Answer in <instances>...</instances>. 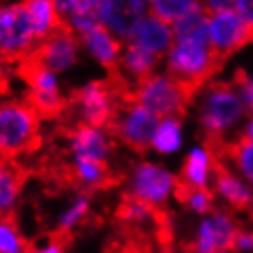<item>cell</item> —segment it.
<instances>
[{
	"label": "cell",
	"mask_w": 253,
	"mask_h": 253,
	"mask_svg": "<svg viewBox=\"0 0 253 253\" xmlns=\"http://www.w3.org/2000/svg\"><path fill=\"white\" fill-rule=\"evenodd\" d=\"M41 118L26 101L0 103V158L19 160L42 149Z\"/></svg>",
	"instance_id": "6da1fadb"
},
{
	"label": "cell",
	"mask_w": 253,
	"mask_h": 253,
	"mask_svg": "<svg viewBox=\"0 0 253 253\" xmlns=\"http://www.w3.org/2000/svg\"><path fill=\"white\" fill-rule=\"evenodd\" d=\"M222 68H224V63L211 53L209 46L191 42V41H180V42H174L169 50L167 76L193 101Z\"/></svg>",
	"instance_id": "7a4b0ae2"
},
{
	"label": "cell",
	"mask_w": 253,
	"mask_h": 253,
	"mask_svg": "<svg viewBox=\"0 0 253 253\" xmlns=\"http://www.w3.org/2000/svg\"><path fill=\"white\" fill-rule=\"evenodd\" d=\"M202 90L200 123L206 132L204 138H224L226 128L244 112V95L233 81H209Z\"/></svg>",
	"instance_id": "3957f363"
},
{
	"label": "cell",
	"mask_w": 253,
	"mask_h": 253,
	"mask_svg": "<svg viewBox=\"0 0 253 253\" xmlns=\"http://www.w3.org/2000/svg\"><path fill=\"white\" fill-rule=\"evenodd\" d=\"M158 125L160 121L151 112H147L139 103L130 99V101H118L114 118L105 128V132L114 143L128 147L130 151L141 156L152 147V139Z\"/></svg>",
	"instance_id": "277c9868"
},
{
	"label": "cell",
	"mask_w": 253,
	"mask_h": 253,
	"mask_svg": "<svg viewBox=\"0 0 253 253\" xmlns=\"http://www.w3.org/2000/svg\"><path fill=\"white\" fill-rule=\"evenodd\" d=\"M66 99L68 110L63 118H74L72 121H84L101 130H105L112 121L118 105L114 86L108 79L92 81L81 88L72 90Z\"/></svg>",
	"instance_id": "5b68a950"
},
{
	"label": "cell",
	"mask_w": 253,
	"mask_h": 253,
	"mask_svg": "<svg viewBox=\"0 0 253 253\" xmlns=\"http://www.w3.org/2000/svg\"><path fill=\"white\" fill-rule=\"evenodd\" d=\"M134 101L139 103L158 121H182L187 116V108L193 99L169 76H152L134 88Z\"/></svg>",
	"instance_id": "8992f818"
},
{
	"label": "cell",
	"mask_w": 253,
	"mask_h": 253,
	"mask_svg": "<svg viewBox=\"0 0 253 253\" xmlns=\"http://www.w3.org/2000/svg\"><path fill=\"white\" fill-rule=\"evenodd\" d=\"M37 46L28 9L22 2L0 7V61L17 64Z\"/></svg>",
	"instance_id": "52a82bcc"
},
{
	"label": "cell",
	"mask_w": 253,
	"mask_h": 253,
	"mask_svg": "<svg viewBox=\"0 0 253 253\" xmlns=\"http://www.w3.org/2000/svg\"><path fill=\"white\" fill-rule=\"evenodd\" d=\"M241 231V224L231 215L213 211L200 224L195 239L182 244L180 253H233L235 241Z\"/></svg>",
	"instance_id": "ba28073f"
},
{
	"label": "cell",
	"mask_w": 253,
	"mask_h": 253,
	"mask_svg": "<svg viewBox=\"0 0 253 253\" xmlns=\"http://www.w3.org/2000/svg\"><path fill=\"white\" fill-rule=\"evenodd\" d=\"M252 42L253 37L250 28L235 9L209 17V50L224 64L235 51Z\"/></svg>",
	"instance_id": "9c48e42d"
},
{
	"label": "cell",
	"mask_w": 253,
	"mask_h": 253,
	"mask_svg": "<svg viewBox=\"0 0 253 253\" xmlns=\"http://www.w3.org/2000/svg\"><path fill=\"white\" fill-rule=\"evenodd\" d=\"M79 42H81V39L76 33V30L70 26V22H64L46 39H42L28 55L35 63L55 74V72H63L77 63Z\"/></svg>",
	"instance_id": "30bf717a"
},
{
	"label": "cell",
	"mask_w": 253,
	"mask_h": 253,
	"mask_svg": "<svg viewBox=\"0 0 253 253\" xmlns=\"http://www.w3.org/2000/svg\"><path fill=\"white\" fill-rule=\"evenodd\" d=\"M149 0H101L97 15L108 32L121 41H130L145 20Z\"/></svg>",
	"instance_id": "8fae6325"
},
{
	"label": "cell",
	"mask_w": 253,
	"mask_h": 253,
	"mask_svg": "<svg viewBox=\"0 0 253 253\" xmlns=\"http://www.w3.org/2000/svg\"><path fill=\"white\" fill-rule=\"evenodd\" d=\"M81 42L86 50L94 55V59L107 70L108 79H123L125 74L121 70V42L120 39L112 35L107 28L99 22L88 32L79 35Z\"/></svg>",
	"instance_id": "7c38bea8"
},
{
	"label": "cell",
	"mask_w": 253,
	"mask_h": 253,
	"mask_svg": "<svg viewBox=\"0 0 253 253\" xmlns=\"http://www.w3.org/2000/svg\"><path fill=\"white\" fill-rule=\"evenodd\" d=\"M174 187V176L164 167L156 164L143 162L136 167L132 176V185L130 193L143 198L145 202L154 204V206H165L167 196Z\"/></svg>",
	"instance_id": "4fadbf2b"
},
{
	"label": "cell",
	"mask_w": 253,
	"mask_h": 253,
	"mask_svg": "<svg viewBox=\"0 0 253 253\" xmlns=\"http://www.w3.org/2000/svg\"><path fill=\"white\" fill-rule=\"evenodd\" d=\"M208 158L209 171L213 174L216 193L228 202L231 209L250 213L253 208V195L250 193V189L229 171L228 162L224 158H220V156H208Z\"/></svg>",
	"instance_id": "5bb4252c"
},
{
	"label": "cell",
	"mask_w": 253,
	"mask_h": 253,
	"mask_svg": "<svg viewBox=\"0 0 253 253\" xmlns=\"http://www.w3.org/2000/svg\"><path fill=\"white\" fill-rule=\"evenodd\" d=\"M32 174V167L20 160L0 158V215L11 211Z\"/></svg>",
	"instance_id": "9a60e30c"
},
{
	"label": "cell",
	"mask_w": 253,
	"mask_h": 253,
	"mask_svg": "<svg viewBox=\"0 0 253 253\" xmlns=\"http://www.w3.org/2000/svg\"><path fill=\"white\" fill-rule=\"evenodd\" d=\"M128 42H134V44L152 51L154 55L164 57L165 51L171 50V46L174 44V35H172L171 24H167L164 20L149 15L139 24V28L134 33V37Z\"/></svg>",
	"instance_id": "2e32d148"
},
{
	"label": "cell",
	"mask_w": 253,
	"mask_h": 253,
	"mask_svg": "<svg viewBox=\"0 0 253 253\" xmlns=\"http://www.w3.org/2000/svg\"><path fill=\"white\" fill-rule=\"evenodd\" d=\"M160 61H162L160 55H154L152 51L134 44V42H128L121 55V70L126 79L132 83L134 86H138L147 79H151L152 76H156L154 72H156Z\"/></svg>",
	"instance_id": "e0dca14e"
},
{
	"label": "cell",
	"mask_w": 253,
	"mask_h": 253,
	"mask_svg": "<svg viewBox=\"0 0 253 253\" xmlns=\"http://www.w3.org/2000/svg\"><path fill=\"white\" fill-rule=\"evenodd\" d=\"M172 35H174V42L191 41V42L209 46V17L200 6L195 7L172 24Z\"/></svg>",
	"instance_id": "ac0fdd59"
},
{
	"label": "cell",
	"mask_w": 253,
	"mask_h": 253,
	"mask_svg": "<svg viewBox=\"0 0 253 253\" xmlns=\"http://www.w3.org/2000/svg\"><path fill=\"white\" fill-rule=\"evenodd\" d=\"M20 2L28 9V15H30V20H32L33 33H35L37 42H41L53 30H57L59 26L66 22V20L61 19L57 15L51 0H20Z\"/></svg>",
	"instance_id": "d6986e66"
},
{
	"label": "cell",
	"mask_w": 253,
	"mask_h": 253,
	"mask_svg": "<svg viewBox=\"0 0 253 253\" xmlns=\"http://www.w3.org/2000/svg\"><path fill=\"white\" fill-rule=\"evenodd\" d=\"M174 198L184 206H189L193 211L200 215H208L215 211V193L208 185H193L189 182L182 180L180 176H174Z\"/></svg>",
	"instance_id": "ffe728a7"
},
{
	"label": "cell",
	"mask_w": 253,
	"mask_h": 253,
	"mask_svg": "<svg viewBox=\"0 0 253 253\" xmlns=\"http://www.w3.org/2000/svg\"><path fill=\"white\" fill-rule=\"evenodd\" d=\"M35 242L20 233L19 218L15 211L0 215V253H35Z\"/></svg>",
	"instance_id": "44dd1931"
},
{
	"label": "cell",
	"mask_w": 253,
	"mask_h": 253,
	"mask_svg": "<svg viewBox=\"0 0 253 253\" xmlns=\"http://www.w3.org/2000/svg\"><path fill=\"white\" fill-rule=\"evenodd\" d=\"M24 101L37 112L41 120L57 121L61 120L68 110V99L55 92V94H37L28 90Z\"/></svg>",
	"instance_id": "7402d4cb"
},
{
	"label": "cell",
	"mask_w": 253,
	"mask_h": 253,
	"mask_svg": "<svg viewBox=\"0 0 253 253\" xmlns=\"http://www.w3.org/2000/svg\"><path fill=\"white\" fill-rule=\"evenodd\" d=\"M224 160L233 162L235 167L253 182V139L241 134L233 141L224 143Z\"/></svg>",
	"instance_id": "603a6c76"
},
{
	"label": "cell",
	"mask_w": 253,
	"mask_h": 253,
	"mask_svg": "<svg viewBox=\"0 0 253 253\" xmlns=\"http://www.w3.org/2000/svg\"><path fill=\"white\" fill-rule=\"evenodd\" d=\"M198 6H200L198 0H149V9L152 17L171 26L178 19H182L185 13H189Z\"/></svg>",
	"instance_id": "cb8c5ba5"
},
{
	"label": "cell",
	"mask_w": 253,
	"mask_h": 253,
	"mask_svg": "<svg viewBox=\"0 0 253 253\" xmlns=\"http://www.w3.org/2000/svg\"><path fill=\"white\" fill-rule=\"evenodd\" d=\"M208 172H209V158L208 152L202 149H193L189 156L185 158L184 169L180 172V178L189 182L193 185H208Z\"/></svg>",
	"instance_id": "d4e9b609"
},
{
	"label": "cell",
	"mask_w": 253,
	"mask_h": 253,
	"mask_svg": "<svg viewBox=\"0 0 253 253\" xmlns=\"http://www.w3.org/2000/svg\"><path fill=\"white\" fill-rule=\"evenodd\" d=\"M182 121L178 120H164L160 121L158 128L154 132V139L152 145L154 149H158L160 152H172L180 147L182 141Z\"/></svg>",
	"instance_id": "484cf974"
},
{
	"label": "cell",
	"mask_w": 253,
	"mask_h": 253,
	"mask_svg": "<svg viewBox=\"0 0 253 253\" xmlns=\"http://www.w3.org/2000/svg\"><path fill=\"white\" fill-rule=\"evenodd\" d=\"M198 2H200V7H202L204 13L208 17H213L216 13L235 9V0H198Z\"/></svg>",
	"instance_id": "4316f807"
},
{
	"label": "cell",
	"mask_w": 253,
	"mask_h": 253,
	"mask_svg": "<svg viewBox=\"0 0 253 253\" xmlns=\"http://www.w3.org/2000/svg\"><path fill=\"white\" fill-rule=\"evenodd\" d=\"M235 11L246 22L253 37V0H235Z\"/></svg>",
	"instance_id": "83f0119b"
},
{
	"label": "cell",
	"mask_w": 253,
	"mask_h": 253,
	"mask_svg": "<svg viewBox=\"0 0 253 253\" xmlns=\"http://www.w3.org/2000/svg\"><path fill=\"white\" fill-rule=\"evenodd\" d=\"M11 90V81H9V74L6 72V68L2 66V61H0V97L9 94Z\"/></svg>",
	"instance_id": "f1b7e54d"
},
{
	"label": "cell",
	"mask_w": 253,
	"mask_h": 253,
	"mask_svg": "<svg viewBox=\"0 0 253 253\" xmlns=\"http://www.w3.org/2000/svg\"><path fill=\"white\" fill-rule=\"evenodd\" d=\"M244 134H246L248 138H252V139H253V121L250 123V126H248V130H246Z\"/></svg>",
	"instance_id": "f546056e"
},
{
	"label": "cell",
	"mask_w": 253,
	"mask_h": 253,
	"mask_svg": "<svg viewBox=\"0 0 253 253\" xmlns=\"http://www.w3.org/2000/svg\"><path fill=\"white\" fill-rule=\"evenodd\" d=\"M248 107H250V112H252V114H253V99H252V101H250V103H248Z\"/></svg>",
	"instance_id": "4dcf8cb0"
}]
</instances>
